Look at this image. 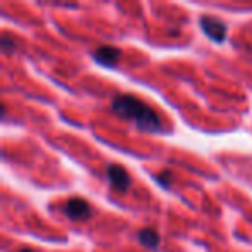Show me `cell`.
Returning <instances> with one entry per match:
<instances>
[{"label":"cell","instance_id":"obj_1","mask_svg":"<svg viewBox=\"0 0 252 252\" xmlns=\"http://www.w3.org/2000/svg\"><path fill=\"white\" fill-rule=\"evenodd\" d=\"M112 112L126 121H133L142 131L161 133L164 131L162 119L151 105L135 95H118L111 104Z\"/></svg>","mask_w":252,"mask_h":252},{"label":"cell","instance_id":"obj_2","mask_svg":"<svg viewBox=\"0 0 252 252\" xmlns=\"http://www.w3.org/2000/svg\"><path fill=\"white\" fill-rule=\"evenodd\" d=\"M63 211H64V214L73 221H87V220H90L92 214H94L90 204L85 199H80V197H73V199L67 200V202L64 204Z\"/></svg>","mask_w":252,"mask_h":252},{"label":"cell","instance_id":"obj_3","mask_svg":"<svg viewBox=\"0 0 252 252\" xmlns=\"http://www.w3.org/2000/svg\"><path fill=\"white\" fill-rule=\"evenodd\" d=\"M200 28L216 43L224 42V38H226V25L214 16H202L200 18Z\"/></svg>","mask_w":252,"mask_h":252},{"label":"cell","instance_id":"obj_4","mask_svg":"<svg viewBox=\"0 0 252 252\" xmlns=\"http://www.w3.org/2000/svg\"><path fill=\"white\" fill-rule=\"evenodd\" d=\"M107 180L116 192H126L131 185V178L128 171L119 164L107 166Z\"/></svg>","mask_w":252,"mask_h":252},{"label":"cell","instance_id":"obj_5","mask_svg":"<svg viewBox=\"0 0 252 252\" xmlns=\"http://www.w3.org/2000/svg\"><path fill=\"white\" fill-rule=\"evenodd\" d=\"M94 59L97 61L98 64H102V66L112 67L118 64L119 59H121V50L116 49V47H111V45L98 47V49L94 52Z\"/></svg>","mask_w":252,"mask_h":252},{"label":"cell","instance_id":"obj_6","mask_svg":"<svg viewBox=\"0 0 252 252\" xmlns=\"http://www.w3.org/2000/svg\"><path fill=\"white\" fill-rule=\"evenodd\" d=\"M138 242L147 249H158L159 244H161V238H159L156 230H152V228H144V230L138 231Z\"/></svg>","mask_w":252,"mask_h":252},{"label":"cell","instance_id":"obj_7","mask_svg":"<svg viewBox=\"0 0 252 252\" xmlns=\"http://www.w3.org/2000/svg\"><path fill=\"white\" fill-rule=\"evenodd\" d=\"M156 180H158L162 187H168V189H169V187H171V183H173V173L169 171V169H164V171L159 173Z\"/></svg>","mask_w":252,"mask_h":252},{"label":"cell","instance_id":"obj_8","mask_svg":"<svg viewBox=\"0 0 252 252\" xmlns=\"http://www.w3.org/2000/svg\"><path fill=\"white\" fill-rule=\"evenodd\" d=\"M12 47H14V43H12V40L9 38L7 35H5L4 38H2V49H4V52H9V50H11Z\"/></svg>","mask_w":252,"mask_h":252},{"label":"cell","instance_id":"obj_9","mask_svg":"<svg viewBox=\"0 0 252 252\" xmlns=\"http://www.w3.org/2000/svg\"><path fill=\"white\" fill-rule=\"evenodd\" d=\"M19 252H35V251H33V249H28V247H25V249H21V251H19Z\"/></svg>","mask_w":252,"mask_h":252}]
</instances>
